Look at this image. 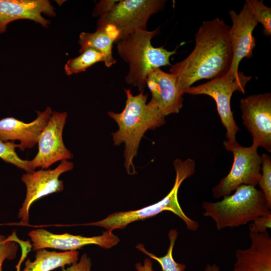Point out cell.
Listing matches in <instances>:
<instances>
[{"mask_svg":"<svg viewBox=\"0 0 271 271\" xmlns=\"http://www.w3.org/2000/svg\"><path fill=\"white\" fill-rule=\"evenodd\" d=\"M230 26L216 18L204 21L195 35V46L184 60L170 66L183 93L195 82L212 79L226 73L232 60Z\"/></svg>","mask_w":271,"mask_h":271,"instance_id":"6da1fadb","label":"cell"},{"mask_svg":"<svg viewBox=\"0 0 271 271\" xmlns=\"http://www.w3.org/2000/svg\"><path fill=\"white\" fill-rule=\"evenodd\" d=\"M125 105L119 113L108 112V115L117 124L118 130L112 133L114 145L124 144V167L129 174L136 173L133 160L137 156L141 141L149 129H155L165 124L164 116L149 101L148 95L141 91L133 95L130 89H124Z\"/></svg>","mask_w":271,"mask_h":271,"instance_id":"7a4b0ae2","label":"cell"},{"mask_svg":"<svg viewBox=\"0 0 271 271\" xmlns=\"http://www.w3.org/2000/svg\"><path fill=\"white\" fill-rule=\"evenodd\" d=\"M159 33V28L140 30L116 42L119 56L129 66L125 82L141 91L146 86L148 73L162 66H171L170 58L176 53L177 49L169 51L151 44L152 39Z\"/></svg>","mask_w":271,"mask_h":271,"instance_id":"3957f363","label":"cell"},{"mask_svg":"<svg viewBox=\"0 0 271 271\" xmlns=\"http://www.w3.org/2000/svg\"><path fill=\"white\" fill-rule=\"evenodd\" d=\"M203 214L213 219L217 230L238 227L270 213L262 192L255 187L243 185L220 201H204Z\"/></svg>","mask_w":271,"mask_h":271,"instance_id":"277c9868","label":"cell"},{"mask_svg":"<svg viewBox=\"0 0 271 271\" xmlns=\"http://www.w3.org/2000/svg\"><path fill=\"white\" fill-rule=\"evenodd\" d=\"M174 165L176 173L174 185L168 194L161 200L140 209L114 212L102 220L83 225L102 227L106 231L112 232L116 229H123L134 221L155 216L164 211H169L179 216L189 230L196 231L199 227V223L185 214L178 199V190L181 183L194 173L195 163L190 159L184 162L177 159L174 161Z\"/></svg>","mask_w":271,"mask_h":271,"instance_id":"5b68a950","label":"cell"},{"mask_svg":"<svg viewBox=\"0 0 271 271\" xmlns=\"http://www.w3.org/2000/svg\"><path fill=\"white\" fill-rule=\"evenodd\" d=\"M225 148L233 155V162L228 174L212 188V195L219 198L231 194L241 185H258L261 173V159L257 153L258 147L252 144L245 147L236 141L224 142Z\"/></svg>","mask_w":271,"mask_h":271,"instance_id":"8992f818","label":"cell"},{"mask_svg":"<svg viewBox=\"0 0 271 271\" xmlns=\"http://www.w3.org/2000/svg\"><path fill=\"white\" fill-rule=\"evenodd\" d=\"M251 78V76H245L242 72L236 77L227 72L205 83L188 88L185 93L193 95L204 94L214 99L221 122L226 130V141L233 143L236 141V134L239 128L231 109V98L236 91L244 93L245 85Z\"/></svg>","mask_w":271,"mask_h":271,"instance_id":"52a82bcc","label":"cell"},{"mask_svg":"<svg viewBox=\"0 0 271 271\" xmlns=\"http://www.w3.org/2000/svg\"><path fill=\"white\" fill-rule=\"evenodd\" d=\"M165 3L163 0L118 1L107 13L99 17L97 27H112L118 34L117 42L138 30H147L151 16L163 10Z\"/></svg>","mask_w":271,"mask_h":271,"instance_id":"ba28073f","label":"cell"},{"mask_svg":"<svg viewBox=\"0 0 271 271\" xmlns=\"http://www.w3.org/2000/svg\"><path fill=\"white\" fill-rule=\"evenodd\" d=\"M73 168V162L64 160L54 169H41L22 175L21 180L26 185L27 191L18 212V218L21 219L19 224H29V210L33 202L45 196L63 190V181L59 179V177Z\"/></svg>","mask_w":271,"mask_h":271,"instance_id":"9c48e42d","label":"cell"},{"mask_svg":"<svg viewBox=\"0 0 271 271\" xmlns=\"http://www.w3.org/2000/svg\"><path fill=\"white\" fill-rule=\"evenodd\" d=\"M67 117L66 111L52 112L39 138L38 152L30 161L33 171L39 167L46 169L58 161L73 158V154L66 148L63 140V131Z\"/></svg>","mask_w":271,"mask_h":271,"instance_id":"30bf717a","label":"cell"},{"mask_svg":"<svg viewBox=\"0 0 271 271\" xmlns=\"http://www.w3.org/2000/svg\"><path fill=\"white\" fill-rule=\"evenodd\" d=\"M243 124L251 133L252 144L271 152V94H254L241 99Z\"/></svg>","mask_w":271,"mask_h":271,"instance_id":"8fae6325","label":"cell"},{"mask_svg":"<svg viewBox=\"0 0 271 271\" xmlns=\"http://www.w3.org/2000/svg\"><path fill=\"white\" fill-rule=\"evenodd\" d=\"M229 14L232 21L229 37L233 56L228 72L237 77L240 74L238 66L240 61L244 58L250 59L253 56V50L256 46L253 31L258 23L246 2L238 14L231 10Z\"/></svg>","mask_w":271,"mask_h":271,"instance_id":"7c38bea8","label":"cell"},{"mask_svg":"<svg viewBox=\"0 0 271 271\" xmlns=\"http://www.w3.org/2000/svg\"><path fill=\"white\" fill-rule=\"evenodd\" d=\"M28 235L32 242L33 250L45 248H54L66 251H74L84 246L95 244L104 248L116 245L119 238L112 232L105 231L99 236L86 237L69 233L53 234L43 229L30 231Z\"/></svg>","mask_w":271,"mask_h":271,"instance_id":"4fadbf2b","label":"cell"},{"mask_svg":"<svg viewBox=\"0 0 271 271\" xmlns=\"http://www.w3.org/2000/svg\"><path fill=\"white\" fill-rule=\"evenodd\" d=\"M146 86L152 95L150 101L164 116L180 111L183 106L184 94L174 74L166 73L160 68L154 69L147 75Z\"/></svg>","mask_w":271,"mask_h":271,"instance_id":"5bb4252c","label":"cell"},{"mask_svg":"<svg viewBox=\"0 0 271 271\" xmlns=\"http://www.w3.org/2000/svg\"><path fill=\"white\" fill-rule=\"evenodd\" d=\"M36 112V118L29 123L12 117L1 119L0 139L3 142L19 141V148L22 151L33 148L38 144L53 111L47 106L44 111Z\"/></svg>","mask_w":271,"mask_h":271,"instance_id":"9a60e30c","label":"cell"},{"mask_svg":"<svg viewBox=\"0 0 271 271\" xmlns=\"http://www.w3.org/2000/svg\"><path fill=\"white\" fill-rule=\"evenodd\" d=\"M56 16L54 8L47 0H0V34L5 32L10 23L28 19L47 28L50 22L42 15Z\"/></svg>","mask_w":271,"mask_h":271,"instance_id":"2e32d148","label":"cell"},{"mask_svg":"<svg viewBox=\"0 0 271 271\" xmlns=\"http://www.w3.org/2000/svg\"><path fill=\"white\" fill-rule=\"evenodd\" d=\"M251 244L238 249L233 271H271V237L268 231L258 233L249 226Z\"/></svg>","mask_w":271,"mask_h":271,"instance_id":"e0dca14e","label":"cell"},{"mask_svg":"<svg viewBox=\"0 0 271 271\" xmlns=\"http://www.w3.org/2000/svg\"><path fill=\"white\" fill-rule=\"evenodd\" d=\"M118 38V34L110 26L97 27L93 33L82 32L79 36L78 43L81 53L87 48H92L100 52L105 57V65L110 67L116 62L113 56L112 45Z\"/></svg>","mask_w":271,"mask_h":271,"instance_id":"ac0fdd59","label":"cell"},{"mask_svg":"<svg viewBox=\"0 0 271 271\" xmlns=\"http://www.w3.org/2000/svg\"><path fill=\"white\" fill-rule=\"evenodd\" d=\"M77 250L64 252L51 251L42 249L36 250L35 259H28L22 271H51L58 267H64L78 260Z\"/></svg>","mask_w":271,"mask_h":271,"instance_id":"d6986e66","label":"cell"},{"mask_svg":"<svg viewBox=\"0 0 271 271\" xmlns=\"http://www.w3.org/2000/svg\"><path fill=\"white\" fill-rule=\"evenodd\" d=\"M99 62H105L104 56L92 48H87L77 57L69 59L64 66L67 75L85 71L88 67Z\"/></svg>","mask_w":271,"mask_h":271,"instance_id":"ffe728a7","label":"cell"},{"mask_svg":"<svg viewBox=\"0 0 271 271\" xmlns=\"http://www.w3.org/2000/svg\"><path fill=\"white\" fill-rule=\"evenodd\" d=\"M170 240L169 248L167 253L162 257H158L148 251L142 244H139L136 247L150 257L156 260L161 266L162 271H185L186 265L177 262L173 256V248L178 236L176 229H171L168 233Z\"/></svg>","mask_w":271,"mask_h":271,"instance_id":"44dd1931","label":"cell"},{"mask_svg":"<svg viewBox=\"0 0 271 271\" xmlns=\"http://www.w3.org/2000/svg\"><path fill=\"white\" fill-rule=\"evenodd\" d=\"M17 148H19V144L15 142H3L0 139V158L7 163L24 170L27 173L33 172L30 168V160H23L18 156L16 152Z\"/></svg>","mask_w":271,"mask_h":271,"instance_id":"7402d4cb","label":"cell"},{"mask_svg":"<svg viewBox=\"0 0 271 271\" xmlns=\"http://www.w3.org/2000/svg\"><path fill=\"white\" fill-rule=\"evenodd\" d=\"M245 2L257 23H260L262 25L264 35L270 36L271 35V8L265 6L263 1L246 0Z\"/></svg>","mask_w":271,"mask_h":271,"instance_id":"603a6c76","label":"cell"},{"mask_svg":"<svg viewBox=\"0 0 271 271\" xmlns=\"http://www.w3.org/2000/svg\"><path fill=\"white\" fill-rule=\"evenodd\" d=\"M262 174L258 182L268 208L271 209V158L266 154L261 156Z\"/></svg>","mask_w":271,"mask_h":271,"instance_id":"cb8c5ba5","label":"cell"},{"mask_svg":"<svg viewBox=\"0 0 271 271\" xmlns=\"http://www.w3.org/2000/svg\"><path fill=\"white\" fill-rule=\"evenodd\" d=\"M18 245L16 240L9 236L0 235V271H3L4 261L8 259L12 260L16 257Z\"/></svg>","mask_w":271,"mask_h":271,"instance_id":"d4e9b609","label":"cell"},{"mask_svg":"<svg viewBox=\"0 0 271 271\" xmlns=\"http://www.w3.org/2000/svg\"><path fill=\"white\" fill-rule=\"evenodd\" d=\"M258 233H263L271 227V212L259 216L249 225Z\"/></svg>","mask_w":271,"mask_h":271,"instance_id":"484cf974","label":"cell"},{"mask_svg":"<svg viewBox=\"0 0 271 271\" xmlns=\"http://www.w3.org/2000/svg\"><path fill=\"white\" fill-rule=\"evenodd\" d=\"M91 260L86 253H84L81 256L80 260L66 268H62V271H90Z\"/></svg>","mask_w":271,"mask_h":271,"instance_id":"4316f807","label":"cell"},{"mask_svg":"<svg viewBox=\"0 0 271 271\" xmlns=\"http://www.w3.org/2000/svg\"><path fill=\"white\" fill-rule=\"evenodd\" d=\"M117 1L115 0L100 1L95 6L93 15L100 17L107 13Z\"/></svg>","mask_w":271,"mask_h":271,"instance_id":"83f0119b","label":"cell"},{"mask_svg":"<svg viewBox=\"0 0 271 271\" xmlns=\"http://www.w3.org/2000/svg\"><path fill=\"white\" fill-rule=\"evenodd\" d=\"M135 268L137 271H154L153 261L148 257L145 259L143 264L140 262L137 263Z\"/></svg>","mask_w":271,"mask_h":271,"instance_id":"f1b7e54d","label":"cell"},{"mask_svg":"<svg viewBox=\"0 0 271 271\" xmlns=\"http://www.w3.org/2000/svg\"><path fill=\"white\" fill-rule=\"evenodd\" d=\"M204 271H220V268L218 265L215 264H207Z\"/></svg>","mask_w":271,"mask_h":271,"instance_id":"f546056e","label":"cell"}]
</instances>
